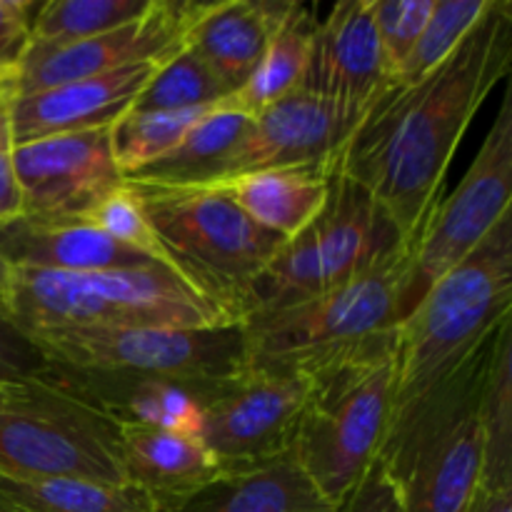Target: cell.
Listing matches in <instances>:
<instances>
[{"label": "cell", "instance_id": "obj_7", "mask_svg": "<svg viewBox=\"0 0 512 512\" xmlns=\"http://www.w3.org/2000/svg\"><path fill=\"white\" fill-rule=\"evenodd\" d=\"M403 248L413 245L400 238L378 200L333 168L323 208L265 265L248 295L245 318L328 293Z\"/></svg>", "mask_w": 512, "mask_h": 512}, {"label": "cell", "instance_id": "obj_40", "mask_svg": "<svg viewBox=\"0 0 512 512\" xmlns=\"http://www.w3.org/2000/svg\"><path fill=\"white\" fill-rule=\"evenodd\" d=\"M0 512H3V510H0Z\"/></svg>", "mask_w": 512, "mask_h": 512}, {"label": "cell", "instance_id": "obj_23", "mask_svg": "<svg viewBox=\"0 0 512 512\" xmlns=\"http://www.w3.org/2000/svg\"><path fill=\"white\" fill-rule=\"evenodd\" d=\"M250 125H253V118L218 105L205 113L168 155L145 165L125 180L175 185V188L220 183L230 155L235 153Z\"/></svg>", "mask_w": 512, "mask_h": 512}, {"label": "cell", "instance_id": "obj_25", "mask_svg": "<svg viewBox=\"0 0 512 512\" xmlns=\"http://www.w3.org/2000/svg\"><path fill=\"white\" fill-rule=\"evenodd\" d=\"M3 512H158L153 500L130 483L80 478H0Z\"/></svg>", "mask_w": 512, "mask_h": 512}, {"label": "cell", "instance_id": "obj_15", "mask_svg": "<svg viewBox=\"0 0 512 512\" xmlns=\"http://www.w3.org/2000/svg\"><path fill=\"white\" fill-rule=\"evenodd\" d=\"M348 138L350 130L328 100L295 88L255 115L250 130L230 155L223 180L268 168L333 165Z\"/></svg>", "mask_w": 512, "mask_h": 512}, {"label": "cell", "instance_id": "obj_26", "mask_svg": "<svg viewBox=\"0 0 512 512\" xmlns=\"http://www.w3.org/2000/svg\"><path fill=\"white\" fill-rule=\"evenodd\" d=\"M155 0H50L35 8L33 43L63 45L95 38L143 18Z\"/></svg>", "mask_w": 512, "mask_h": 512}, {"label": "cell", "instance_id": "obj_9", "mask_svg": "<svg viewBox=\"0 0 512 512\" xmlns=\"http://www.w3.org/2000/svg\"><path fill=\"white\" fill-rule=\"evenodd\" d=\"M50 365L218 385L245 370L240 325L215 328H48L28 335Z\"/></svg>", "mask_w": 512, "mask_h": 512}, {"label": "cell", "instance_id": "obj_31", "mask_svg": "<svg viewBox=\"0 0 512 512\" xmlns=\"http://www.w3.org/2000/svg\"><path fill=\"white\" fill-rule=\"evenodd\" d=\"M433 3L435 0H370L388 85L403 73L405 63L413 55L425 23L433 13Z\"/></svg>", "mask_w": 512, "mask_h": 512}, {"label": "cell", "instance_id": "obj_32", "mask_svg": "<svg viewBox=\"0 0 512 512\" xmlns=\"http://www.w3.org/2000/svg\"><path fill=\"white\" fill-rule=\"evenodd\" d=\"M85 223L95 225L98 230H103L105 235H110L113 240H118L125 248H133L138 253L148 255L155 263L165 265V255L160 250L158 238H155L153 228H150L148 218H145L143 208H140L138 198H135L133 188L125 180L123 188H118L115 193H110L93 213L88 215Z\"/></svg>", "mask_w": 512, "mask_h": 512}, {"label": "cell", "instance_id": "obj_4", "mask_svg": "<svg viewBox=\"0 0 512 512\" xmlns=\"http://www.w3.org/2000/svg\"><path fill=\"white\" fill-rule=\"evenodd\" d=\"M410 258L403 248L328 293L245 318V368L310 380L393 333Z\"/></svg>", "mask_w": 512, "mask_h": 512}, {"label": "cell", "instance_id": "obj_22", "mask_svg": "<svg viewBox=\"0 0 512 512\" xmlns=\"http://www.w3.org/2000/svg\"><path fill=\"white\" fill-rule=\"evenodd\" d=\"M333 165H290L268 168L215 183L253 223L288 240L323 208Z\"/></svg>", "mask_w": 512, "mask_h": 512}, {"label": "cell", "instance_id": "obj_38", "mask_svg": "<svg viewBox=\"0 0 512 512\" xmlns=\"http://www.w3.org/2000/svg\"><path fill=\"white\" fill-rule=\"evenodd\" d=\"M8 285H10V265L0 258V313H3L5 295H8Z\"/></svg>", "mask_w": 512, "mask_h": 512}, {"label": "cell", "instance_id": "obj_2", "mask_svg": "<svg viewBox=\"0 0 512 512\" xmlns=\"http://www.w3.org/2000/svg\"><path fill=\"white\" fill-rule=\"evenodd\" d=\"M512 313V213L395 330L385 435L448 383ZM383 435V438H385Z\"/></svg>", "mask_w": 512, "mask_h": 512}, {"label": "cell", "instance_id": "obj_33", "mask_svg": "<svg viewBox=\"0 0 512 512\" xmlns=\"http://www.w3.org/2000/svg\"><path fill=\"white\" fill-rule=\"evenodd\" d=\"M48 373V360L38 345L0 315V388L38 380Z\"/></svg>", "mask_w": 512, "mask_h": 512}, {"label": "cell", "instance_id": "obj_20", "mask_svg": "<svg viewBox=\"0 0 512 512\" xmlns=\"http://www.w3.org/2000/svg\"><path fill=\"white\" fill-rule=\"evenodd\" d=\"M0 258L10 268L53 273H95L160 265L148 255L125 248L90 223H38L18 218L0 225Z\"/></svg>", "mask_w": 512, "mask_h": 512}, {"label": "cell", "instance_id": "obj_30", "mask_svg": "<svg viewBox=\"0 0 512 512\" xmlns=\"http://www.w3.org/2000/svg\"><path fill=\"white\" fill-rule=\"evenodd\" d=\"M488 5L490 0H435L413 55L393 83H413L443 63L483 18Z\"/></svg>", "mask_w": 512, "mask_h": 512}, {"label": "cell", "instance_id": "obj_18", "mask_svg": "<svg viewBox=\"0 0 512 512\" xmlns=\"http://www.w3.org/2000/svg\"><path fill=\"white\" fill-rule=\"evenodd\" d=\"M290 8L293 3L288 0L195 3L185 30V48L193 50L233 95L255 73L275 28Z\"/></svg>", "mask_w": 512, "mask_h": 512}, {"label": "cell", "instance_id": "obj_24", "mask_svg": "<svg viewBox=\"0 0 512 512\" xmlns=\"http://www.w3.org/2000/svg\"><path fill=\"white\" fill-rule=\"evenodd\" d=\"M315 30H318V23L310 15V10L305 5L293 3L283 23L275 28L255 73L250 75V80L238 93L223 100L220 108L255 118L265 108L300 88L305 70H308Z\"/></svg>", "mask_w": 512, "mask_h": 512}, {"label": "cell", "instance_id": "obj_5", "mask_svg": "<svg viewBox=\"0 0 512 512\" xmlns=\"http://www.w3.org/2000/svg\"><path fill=\"white\" fill-rule=\"evenodd\" d=\"M158 238L165 263L230 323L240 325L253 283L280 245L210 185L175 188L128 180Z\"/></svg>", "mask_w": 512, "mask_h": 512}, {"label": "cell", "instance_id": "obj_8", "mask_svg": "<svg viewBox=\"0 0 512 512\" xmlns=\"http://www.w3.org/2000/svg\"><path fill=\"white\" fill-rule=\"evenodd\" d=\"M0 478L128 483L120 425L50 380L0 390Z\"/></svg>", "mask_w": 512, "mask_h": 512}, {"label": "cell", "instance_id": "obj_39", "mask_svg": "<svg viewBox=\"0 0 512 512\" xmlns=\"http://www.w3.org/2000/svg\"><path fill=\"white\" fill-rule=\"evenodd\" d=\"M13 80H15V75L3 73V70H0V100L13 98Z\"/></svg>", "mask_w": 512, "mask_h": 512}, {"label": "cell", "instance_id": "obj_27", "mask_svg": "<svg viewBox=\"0 0 512 512\" xmlns=\"http://www.w3.org/2000/svg\"><path fill=\"white\" fill-rule=\"evenodd\" d=\"M210 110L215 108L155 110V113L128 110L123 118L115 120L110 125V150L125 178L168 155Z\"/></svg>", "mask_w": 512, "mask_h": 512}, {"label": "cell", "instance_id": "obj_29", "mask_svg": "<svg viewBox=\"0 0 512 512\" xmlns=\"http://www.w3.org/2000/svg\"><path fill=\"white\" fill-rule=\"evenodd\" d=\"M485 460L480 488H512V338L500 340L483 403Z\"/></svg>", "mask_w": 512, "mask_h": 512}, {"label": "cell", "instance_id": "obj_28", "mask_svg": "<svg viewBox=\"0 0 512 512\" xmlns=\"http://www.w3.org/2000/svg\"><path fill=\"white\" fill-rule=\"evenodd\" d=\"M230 98V90L213 75V70L190 48H180L165 58L135 98L133 110L155 113V110H195L218 108Z\"/></svg>", "mask_w": 512, "mask_h": 512}, {"label": "cell", "instance_id": "obj_21", "mask_svg": "<svg viewBox=\"0 0 512 512\" xmlns=\"http://www.w3.org/2000/svg\"><path fill=\"white\" fill-rule=\"evenodd\" d=\"M125 480L165 510L218 478L220 460L195 435L120 425Z\"/></svg>", "mask_w": 512, "mask_h": 512}, {"label": "cell", "instance_id": "obj_34", "mask_svg": "<svg viewBox=\"0 0 512 512\" xmlns=\"http://www.w3.org/2000/svg\"><path fill=\"white\" fill-rule=\"evenodd\" d=\"M35 5L28 0H0V70L15 75L33 45Z\"/></svg>", "mask_w": 512, "mask_h": 512}, {"label": "cell", "instance_id": "obj_36", "mask_svg": "<svg viewBox=\"0 0 512 512\" xmlns=\"http://www.w3.org/2000/svg\"><path fill=\"white\" fill-rule=\"evenodd\" d=\"M10 100H0V225L23 218V193L15 173V138L10 128Z\"/></svg>", "mask_w": 512, "mask_h": 512}, {"label": "cell", "instance_id": "obj_17", "mask_svg": "<svg viewBox=\"0 0 512 512\" xmlns=\"http://www.w3.org/2000/svg\"><path fill=\"white\" fill-rule=\"evenodd\" d=\"M163 60L123 65L110 73L58 85L43 93L10 100V128L15 145L48 135L110 128L128 110Z\"/></svg>", "mask_w": 512, "mask_h": 512}, {"label": "cell", "instance_id": "obj_35", "mask_svg": "<svg viewBox=\"0 0 512 512\" xmlns=\"http://www.w3.org/2000/svg\"><path fill=\"white\" fill-rule=\"evenodd\" d=\"M338 512H405L400 503L398 485L388 475V470L373 460L368 473L348 493V498L338 505Z\"/></svg>", "mask_w": 512, "mask_h": 512}, {"label": "cell", "instance_id": "obj_12", "mask_svg": "<svg viewBox=\"0 0 512 512\" xmlns=\"http://www.w3.org/2000/svg\"><path fill=\"white\" fill-rule=\"evenodd\" d=\"M308 380L245 368L203 403L200 440L220 465L250 463L293 448Z\"/></svg>", "mask_w": 512, "mask_h": 512}, {"label": "cell", "instance_id": "obj_37", "mask_svg": "<svg viewBox=\"0 0 512 512\" xmlns=\"http://www.w3.org/2000/svg\"><path fill=\"white\" fill-rule=\"evenodd\" d=\"M470 512H512V488H480Z\"/></svg>", "mask_w": 512, "mask_h": 512}, {"label": "cell", "instance_id": "obj_16", "mask_svg": "<svg viewBox=\"0 0 512 512\" xmlns=\"http://www.w3.org/2000/svg\"><path fill=\"white\" fill-rule=\"evenodd\" d=\"M43 378L103 410L118 425H145L195 438H200L203 428L205 398L220 385H195L150 375L98 373L50 363Z\"/></svg>", "mask_w": 512, "mask_h": 512}, {"label": "cell", "instance_id": "obj_6", "mask_svg": "<svg viewBox=\"0 0 512 512\" xmlns=\"http://www.w3.org/2000/svg\"><path fill=\"white\" fill-rule=\"evenodd\" d=\"M395 330L308 380L293 448L335 508L378 458L390 415Z\"/></svg>", "mask_w": 512, "mask_h": 512}, {"label": "cell", "instance_id": "obj_14", "mask_svg": "<svg viewBox=\"0 0 512 512\" xmlns=\"http://www.w3.org/2000/svg\"><path fill=\"white\" fill-rule=\"evenodd\" d=\"M300 88L328 100L353 135L365 110L388 88L370 0L338 3L328 20L318 23Z\"/></svg>", "mask_w": 512, "mask_h": 512}, {"label": "cell", "instance_id": "obj_10", "mask_svg": "<svg viewBox=\"0 0 512 512\" xmlns=\"http://www.w3.org/2000/svg\"><path fill=\"white\" fill-rule=\"evenodd\" d=\"M512 205V95L505 93L498 118L485 135L473 165L453 195L440 200L410 258L398 300V325L435 283L458 268L510 215Z\"/></svg>", "mask_w": 512, "mask_h": 512}, {"label": "cell", "instance_id": "obj_1", "mask_svg": "<svg viewBox=\"0 0 512 512\" xmlns=\"http://www.w3.org/2000/svg\"><path fill=\"white\" fill-rule=\"evenodd\" d=\"M510 68L512 3L490 0L443 63L413 83H390L373 100L333 160L378 200L413 248L445 198V175L465 130Z\"/></svg>", "mask_w": 512, "mask_h": 512}, {"label": "cell", "instance_id": "obj_3", "mask_svg": "<svg viewBox=\"0 0 512 512\" xmlns=\"http://www.w3.org/2000/svg\"><path fill=\"white\" fill-rule=\"evenodd\" d=\"M5 320L48 328H215L235 325L165 265L95 273L10 268Z\"/></svg>", "mask_w": 512, "mask_h": 512}, {"label": "cell", "instance_id": "obj_13", "mask_svg": "<svg viewBox=\"0 0 512 512\" xmlns=\"http://www.w3.org/2000/svg\"><path fill=\"white\" fill-rule=\"evenodd\" d=\"M195 3L155 0L143 18L78 43H33L13 80V98L110 73L123 65L165 60L185 45Z\"/></svg>", "mask_w": 512, "mask_h": 512}, {"label": "cell", "instance_id": "obj_19", "mask_svg": "<svg viewBox=\"0 0 512 512\" xmlns=\"http://www.w3.org/2000/svg\"><path fill=\"white\" fill-rule=\"evenodd\" d=\"M160 512H338L300 465L295 448L223 465L218 478Z\"/></svg>", "mask_w": 512, "mask_h": 512}, {"label": "cell", "instance_id": "obj_11", "mask_svg": "<svg viewBox=\"0 0 512 512\" xmlns=\"http://www.w3.org/2000/svg\"><path fill=\"white\" fill-rule=\"evenodd\" d=\"M23 218L38 223H85L125 185L110 150V128L48 135L15 145Z\"/></svg>", "mask_w": 512, "mask_h": 512}]
</instances>
